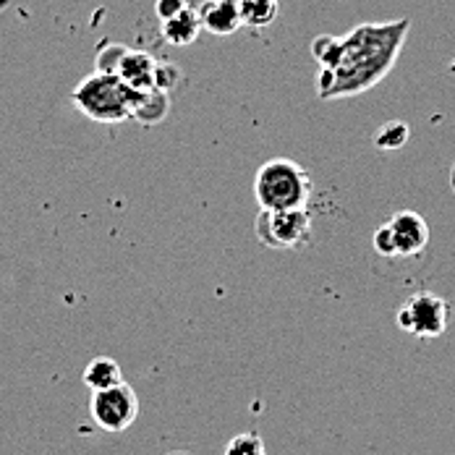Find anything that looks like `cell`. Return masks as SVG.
<instances>
[{
    "label": "cell",
    "mask_w": 455,
    "mask_h": 455,
    "mask_svg": "<svg viewBox=\"0 0 455 455\" xmlns=\"http://www.w3.org/2000/svg\"><path fill=\"white\" fill-rule=\"evenodd\" d=\"M254 196L262 210H307L312 179L299 163L277 157L257 171Z\"/></svg>",
    "instance_id": "2"
},
{
    "label": "cell",
    "mask_w": 455,
    "mask_h": 455,
    "mask_svg": "<svg viewBox=\"0 0 455 455\" xmlns=\"http://www.w3.org/2000/svg\"><path fill=\"white\" fill-rule=\"evenodd\" d=\"M277 0H241V21L251 29H265L277 19Z\"/></svg>",
    "instance_id": "13"
},
{
    "label": "cell",
    "mask_w": 455,
    "mask_h": 455,
    "mask_svg": "<svg viewBox=\"0 0 455 455\" xmlns=\"http://www.w3.org/2000/svg\"><path fill=\"white\" fill-rule=\"evenodd\" d=\"M199 21L202 29L218 37H228L243 27L241 21V0H204L199 8Z\"/></svg>",
    "instance_id": "8"
},
{
    "label": "cell",
    "mask_w": 455,
    "mask_h": 455,
    "mask_svg": "<svg viewBox=\"0 0 455 455\" xmlns=\"http://www.w3.org/2000/svg\"><path fill=\"white\" fill-rule=\"evenodd\" d=\"M82 379H84V385L90 387L92 393L108 390V387H116V385L126 382L121 364H118L116 359H110V356H97V359H92L90 364H87V369H84V374H82Z\"/></svg>",
    "instance_id": "12"
},
{
    "label": "cell",
    "mask_w": 455,
    "mask_h": 455,
    "mask_svg": "<svg viewBox=\"0 0 455 455\" xmlns=\"http://www.w3.org/2000/svg\"><path fill=\"white\" fill-rule=\"evenodd\" d=\"M374 251L385 259L419 257L429 243V226L419 212H395L385 226L374 230Z\"/></svg>",
    "instance_id": "4"
},
{
    "label": "cell",
    "mask_w": 455,
    "mask_h": 455,
    "mask_svg": "<svg viewBox=\"0 0 455 455\" xmlns=\"http://www.w3.org/2000/svg\"><path fill=\"white\" fill-rule=\"evenodd\" d=\"M409 126L403 121H387L377 129L374 134V147H379L382 152H395L409 141Z\"/></svg>",
    "instance_id": "14"
},
{
    "label": "cell",
    "mask_w": 455,
    "mask_h": 455,
    "mask_svg": "<svg viewBox=\"0 0 455 455\" xmlns=\"http://www.w3.org/2000/svg\"><path fill=\"white\" fill-rule=\"evenodd\" d=\"M126 50H129V47L118 45V43L102 47V50L97 52V60H94L97 74H116V76H118V66H121Z\"/></svg>",
    "instance_id": "16"
},
{
    "label": "cell",
    "mask_w": 455,
    "mask_h": 455,
    "mask_svg": "<svg viewBox=\"0 0 455 455\" xmlns=\"http://www.w3.org/2000/svg\"><path fill=\"white\" fill-rule=\"evenodd\" d=\"M395 322L401 330H406L416 338H440L448 330L451 322V304L435 293H413L409 301L395 312Z\"/></svg>",
    "instance_id": "5"
},
{
    "label": "cell",
    "mask_w": 455,
    "mask_h": 455,
    "mask_svg": "<svg viewBox=\"0 0 455 455\" xmlns=\"http://www.w3.org/2000/svg\"><path fill=\"white\" fill-rule=\"evenodd\" d=\"M186 5H188L186 0H157V3H155V13H157L160 21H165V19H171V16H176L179 11H183Z\"/></svg>",
    "instance_id": "18"
},
{
    "label": "cell",
    "mask_w": 455,
    "mask_h": 455,
    "mask_svg": "<svg viewBox=\"0 0 455 455\" xmlns=\"http://www.w3.org/2000/svg\"><path fill=\"white\" fill-rule=\"evenodd\" d=\"M92 419L105 432H126L139 416V395L129 382L92 393Z\"/></svg>",
    "instance_id": "7"
},
{
    "label": "cell",
    "mask_w": 455,
    "mask_h": 455,
    "mask_svg": "<svg viewBox=\"0 0 455 455\" xmlns=\"http://www.w3.org/2000/svg\"><path fill=\"white\" fill-rule=\"evenodd\" d=\"M409 29V19H398L385 24H359L343 37H317L312 43V55L319 63V97L343 100L377 87L398 63Z\"/></svg>",
    "instance_id": "1"
},
{
    "label": "cell",
    "mask_w": 455,
    "mask_h": 455,
    "mask_svg": "<svg viewBox=\"0 0 455 455\" xmlns=\"http://www.w3.org/2000/svg\"><path fill=\"white\" fill-rule=\"evenodd\" d=\"M155 66H157V60L152 55L129 47L121 66H118V76L132 90H147V87H155Z\"/></svg>",
    "instance_id": "10"
},
{
    "label": "cell",
    "mask_w": 455,
    "mask_h": 455,
    "mask_svg": "<svg viewBox=\"0 0 455 455\" xmlns=\"http://www.w3.org/2000/svg\"><path fill=\"white\" fill-rule=\"evenodd\" d=\"M171 110V94L157 87H147V90H132V118L144 124V126H155L160 121H165Z\"/></svg>",
    "instance_id": "9"
},
{
    "label": "cell",
    "mask_w": 455,
    "mask_h": 455,
    "mask_svg": "<svg viewBox=\"0 0 455 455\" xmlns=\"http://www.w3.org/2000/svg\"><path fill=\"white\" fill-rule=\"evenodd\" d=\"M223 455H267V451L259 432H241L228 443Z\"/></svg>",
    "instance_id": "15"
},
{
    "label": "cell",
    "mask_w": 455,
    "mask_h": 455,
    "mask_svg": "<svg viewBox=\"0 0 455 455\" xmlns=\"http://www.w3.org/2000/svg\"><path fill=\"white\" fill-rule=\"evenodd\" d=\"M451 188H453V194H455V165H453V171H451Z\"/></svg>",
    "instance_id": "19"
},
{
    "label": "cell",
    "mask_w": 455,
    "mask_h": 455,
    "mask_svg": "<svg viewBox=\"0 0 455 455\" xmlns=\"http://www.w3.org/2000/svg\"><path fill=\"white\" fill-rule=\"evenodd\" d=\"M74 105L97 124H121L132 118V87L116 74H92L71 92Z\"/></svg>",
    "instance_id": "3"
},
{
    "label": "cell",
    "mask_w": 455,
    "mask_h": 455,
    "mask_svg": "<svg viewBox=\"0 0 455 455\" xmlns=\"http://www.w3.org/2000/svg\"><path fill=\"white\" fill-rule=\"evenodd\" d=\"M181 82V68L176 63H160L155 66V87L163 92H173V87Z\"/></svg>",
    "instance_id": "17"
},
{
    "label": "cell",
    "mask_w": 455,
    "mask_h": 455,
    "mask_svg": "<svg viewBox=\"0 0 455 455\" xmlns=\"http://www.w3.org/2000/svg\"><path fill=\"white\" fill-rule=\"evenodd\" d=\"M254 230L267 249H299L309 241L312 220L307 210H262Z\"/></svg>",
    "instance_id": "6"
},
{
    "label": "cell",
    "mask_w": 455,
    "mask_h": 455,
    "mask_svg": "<svg viewBox=\"0 0 455 455\" xmlns=\"http://www.w3.org/2000/svg\"><path fill=\"white\" fill-rule=\"evenodd\" d=\"M163 24V37L176 47H186L191 43H196L199 32H202V21H199V13L194 8H183L176 16L160 21Z\"/></svg>",
    "instance_id": "11"
}]
</instances>
